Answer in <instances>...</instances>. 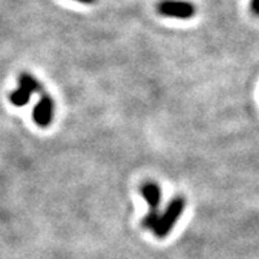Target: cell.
Returning <instances> with one entry per match:
<instances>
[{
  "instance_id": "7",
  "label": "cell",
  "mask_w": 259,
  "mask_h": 259,
  "mask_svg": "<svg viewBox=\"0 0 259 259\" xmlns=\"http://www.w3.org/2000/svg\"><path fill=\"white\" fill-rule=\"evenodd\" d=\"M250 9L259 16V0H250Z\"/></svg>"
},
{
  "instance_id": "5",
  "label": "cell",
  "mask_w": 259,
  "mask_h": 259,
  "mask_svg": "<svg viewBox=\"0 0 259 259\" xmlns=\"http://www.w3.org/2000/svg\"><path fill=\"white\" fill-rule=\"evenodd\" d=\"M19 88H22V90H25V91H28L30 95L33 93H42V87H40V83L37 82V79L33 76V75H30L29 72H23V74L19 75Z\"/></svg>"
},
{
  "instance_id": "4",
  "label": "cell",
  "mask_w": 259,
  "mask_h": 259,
  "mask_svg": "<svg viewBox=\"0 0 259 259\" xmlns=\"http://www.w3.org/2000/svg\"><path fill=\"white\" fill-rule=\"evenodd\" d=\"M54 100L45 91L40 93V100L33 108V121L39 127L47 128L54 120Z\"/></svg>"
},
{
  "instance_id": "8",
  "label": "cell",
  "mask_w": 259,
  "mask_h": 259,
  "mask_svg": "<svg viewBox=\"0 0 259 259\" xmlns=\"http://www.w3.org/2000/svg\"><path fill=\"white\" fill-rule=\"evenodd\" d=\"M75 2H79V3H85V5H91V3H95L97 0H75Z\"/></svg>"
},
{
  "instance_id": "1",
  "label": "cell",
  "mask_w": 259,
  "mask_h": 259,
  "mask_svg": "<svg viewBox=\"0 0 259 259\" xmlns=\"http://www.w3.org/2000/svg\"><path fill=\"white\" fill-rule=\"evenodd\" d=\"M186 207V199L183 196H176L168 206L166 207V210L161 213L160 216H158V221L156 223V226H154V229H153V233L160 238V239H163V238H166L167 235L171 232V229L175 228V225L179 221V218H180V214L183 213Z\"/></svg>"
},
{
  "instance_id": "3",
  "label": "cell",
  "mask_w": 259,
  "mask_h": 259,
  "mask_svg": "<svg viewBox=\"0 0 259 259\" xmlns=\"http://www.w3.org/2000/svg\"><path fill=\"white\" fill-rule=\"evenodd\" d=\"M157 12L161 16L175 19H190L196 13L193 3L187 0H161L157 3Z\"/></svg>"
},
{
  "instance_id": "6",
  "label": "cell",
  "mask_w": 259,
  "mask_h": 259,
  "mask_svg": "<svg viewBox=\"0 0 259 259\" xmlns=\"http://www.w3.org/2000/svg\"><path fill=\"white\" fill-rule=\"evenodd\" d=\"M9 100L15 107H23L30 100V94L25 90H22V88H18V90H15L9 94Z\"/></svg>"
},
{
  "instance_id": "2",
  "label": "cell",
  "mask_w": 259,
  "mask_h": 259,
  "mask_svg": "<svg viewBox=\"0 0 259 259\" xmlns=\"http://www.w3.org/2000/svg\"><path fill=\"white\" fill-rule=\"evenodd\" d=\"M141 194L148 204V212L143 218L141 225L146 229L153 231L158 221V216H160L158 207L161 203V187L156 182H144L141 186Z\"/></svg>"
}]
</instances>
